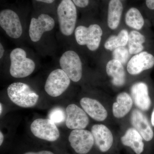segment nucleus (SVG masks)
Returning <instances> with one entry per match:
<instances>
[{"mask_svg": "<svg viewBox=\"0 0 154 154\" xmlns=\"http://www.w3.org/2000/svg\"><path fill=\"white\" fill-rule=\"evenodd\" d=\"M11 75L16 79L26 78L31 75L36 68V63L28 56L24 48L17 47L11 50L9 54Z\"/></svg>", "mask_w": 154, "mask_h": 154, "instance_id": "obj_1", "label": "nucleus"}, {"mask_svg": "<svg viewBox=\"0 0 154 154\" xmlns=\"http://www.w3.org/2000/svg\"><path fill=\"white\" fill-rule=\"evenodd\" d=\"M57 14L61 34L66 37L72 36L76 28V6L72 0H61L57 6Z\"/></svg>", "mask_w": 154, "mask_h": 154, "instance_id": "obj_2", "label": "nucleus"}, {"mask_svg": "<svg viewBox=\"0 0 154 154\" xmlns=\"http://www.w3.org/2000/svg\"><path fill=\"white\" fill-rule=\"evenodd\" d=\"M7 91L11 101L20 107L29 108L34 107L39 99L38 94L24 83H12L8 87Z\"/></svg>", "mask_w": 154, "mask_h": 154, "instance_id": "obj_3", "label": "nucleus"}, {"mask_svg": "<svg viewBox=\"0 0 154 154\" xmlns=\"http://www.w3.org/2000/svg\"><path fill=\"white\" fill-rule=\"evenodd\" d=\"M102 33V28L96 24H91L88 27L79 25L76 28L74 33L77 43L81 46L85 45L92 51L99 48Z\"/></svg>", "mask_w": 154, "mask_h": 154, "instance_id": "obj_4", "label": "nucleus"}, {"mask_svg": "<svg viewBox=\"0 0 154 154\" xmlns=\"http://www.w3.org/2000/svg\"><path fill=\"white\" fill-rule=\"evenodd\" d=\"M55 25V19L49 14L42 13L32 17L28 29L30 40L34 43L40 42L46 33L54 29Z\"/></svg>", "mask_w": 154, "mask_h": 154, "instance_id": "obj_5", "label": "nucleus"}, {"mask_svg": "<svg viewBox=\"0 0 154 154\" xmlns=\"http://www.w3.org/2000/svg\"><path fill=\"white\" fill-rule=\"evenodd\" d=\"M0 26L9 37L18 39L24 33V26L19 15L10 9L2 10L0 12Z\"/></svg>", "mask_w": 154, "mask_h": 154, "instance_id": "obj_6", "label": "nucleus"}, {"mask_svg": "<svg viewBox=\"0 0 154 154\" xmlns=\"http://www.w3.org/2000/svg\"><path fill=\"white\" fill-rule=\"evenodd\" d=\"M61 69L72 82H77L82 75V64L79 56L72 50H67L61 55L59 59Z\"/></svg>", "mask_w": 154, "mask_h": 154, "instance_id": "obj_7", "label": "nucleus"}, {"mask_svg": "<svg viewBox=\"0 0 154 154\" xmlns=\"http://www.w3.org/2000/svg\"><path fill=\"white\" fill-rule=\"evenodd\" d=\"M70 79L61 69L52 71L48 77L45 90L49 96L57 97L63 94L70 84Z\"/></svg>", "mask_w": 154, "mask_h": 154, "instance_id": "obj_8", "label": "nucleus"}, {"mask_svg": "<svg viewBox=\"0 0 154 154\" xmlns=\"http://www.w3.org/2000/svg\"><path fill=\"white\" fill-rule=\"evenodd\" d=\"M30 128L36 137L48 141H55L60 135L56 125L49 119H37L32 122Z\"/></svg>", "mask_w": 154, "mask_h": 154, "instance_id": "obj_9", "label": "nucleus"}, {"mask_svg": "<svg viewBox=\"0 0 154 154\" xmlns=\"http://www.w3.org/2000/svg\"><path fill=\"white\" fill-rule=\"evenodd\" d=\"M72 147L79 154H86L91 150L94 140L91 131L84 129L72 131L69 137Z\"/></svg>", "mask_w": 154, "mask_h": 154, "instance_id": "obj_10", "label": "nucleus"}, {"mask_svg": "<svg viewBox=\"0 0 154 154\" xmlns=\"http://www.w3.org/2000/svg\"><path fill=\"white\" fill-rule=\"evenodd\" d=\"M66 125L70 129H84L89 124V118L85 112L75 104L66 107Z\"/></svg>", "mask_w": 154, "mask_h": 154, "instance_id": "obj_11", "label": "nucleus"}, {"mask_svg": "<svg viewBox=\"0 0 154 154\" xmlns=\"http://www.w3.org/2000/svg\"><path fill=\"white\" fill-rule=\"evenodd\" d=\"M154 66V57L146 51L133 57L127 64L128 72L131 75H136L143 71L152 68Z\"/></svg>", "mask_w": 154, "mask_h": 154, "instance_id": "obj_12", "label": "nucleus"}, {"mask_svg": "<svg viewBox=\"0 0 154 154\" xmlns=\"http://www.w3.org/2000/svg\"><path fill=\"white\" fill-rule=\"evenodd\" d=\"M94 143L99 150L105 152L109 150L113 143V134L110 130L104 125L96 124L91 128Z\"/></svg>", "mask_w": 154, "mask_h": 154, "instance_id": "obj_13", "label": "nucleus"}, {"mask_svg": "<svg viewBox=\"0 0 154 154\" xmlns=\"http://www.w3.org/2000/svg\"><path fill=\"white\" fill-rule=\"evenodd\" d=\"M131 121L134 128L140 134L145 140H152L154 136L153 131L147 118L141 111L137 109L133 110Z\"/></svg>", "mask_w": 154, "mask_h": 154, "instance_id": "obj_14", "label": "nucleus"}, {"mask_svg": "<svg viewBox=\"0 0 154 154\" xmlns=\"http://www.w3.org/2000/svg\"><path fill=\"white\" fill-rule=\"evenodd\" d=\"M131 94L135 105L143 111L149 109L151 101L149 95L147 85L143 82L134 84L131 89Z\"/></svg>", "mask_w": 154, "mask_h": 154, "instance_id": "obj_15", "label": "nucleus"}, {"mask_svg": "<svg viewBox=\"0 0 154 154\" xmlns=\"http://www.w3.org/2000/svg\"><path fill=\"white\" fill-rule=\"evenodd\" d=\"M80 104L85 112L94 120L103 121L107 118V110L96 99L85 97L81 99Z\"/></svg>", "mask_w": 154, "mask_h": 154, "instance_id": "obj_16", "label": "nucleus"}, {"mask_svg": "<svg viewBox=\"0 0 154 154\" xmlns=\"http://www.w3.org/2000/svg\"><path fill=\"white\" fill-rule=\"evenodd\" d=\"M121 140L122 144L130 147L136 154H141L143 151L144 145L142 137L134 128L128 129L122 137Z\"/></svg>", "mask_w": 154, "mask_h": 154, "instance_id": "obj_17", "label": "nucleus"}, {"mask_svg": "<svg viewBox=\"0 0 154 154\" xmlns=\"http://www.w3.org/2000/svg\"><path fill=\"white\" fill-rule=\"evenodd\" d=\"M106 72L112 79V83L114 85L120 87L125 82V73L124 67L118 61L112 60L107 63L106 67Z\"/></svg>", "mask_w": 154, "mask_h": 154, "instance_id": "obj_18", "label": "nucleus"}, {"mask_svg": "<svg viewBox=\"0 0 154 154\" xmlns=\"http://www.w3.org/2000/svg\"><path fill=\"white\" fill-rule=\"evenodd\" d=\"M132 98L127 93H122L116 98V102L113 103V113L117 118L124 117L129 112L132 107Z\"/></svg>", "mask_w": 154, "mask_h": 154, "instance_id": "obj_19", "label": "nucleus"}, {"mask_svg": "<svg viewBox=\"0 0 154 154\" xmlns=\"http://www.w3.org/2000/svg\"><path fill=\"white\" fill-rule=\"evenodd\" d=\"M123 6L120 0H110L108 5L107 25L110 29L114 30L120 23Z\"/></svg>", "mask_w": 154, "mask_h": 154, "instance_id": "obj_20", "label": "nucleus"}, {"mask_svg": "<svg viewBox=\"0 0 154 154\" xmlns=\"http://www.w3.org/2000/svg\"><path fill=\"white\" fill-rule=\"evenodd\" d=\"M145 37L140 33L136 30H133L128 36V51L130 54H137L143 49V44L145 42Z\"/></svg>", "mask_w": 154, "mask_h": 154, "instance_id": "obj_21", "label": "nucleus"}, {"mask_svg": "<svg viewBox=\"0 0 154 154\" xmlns=\"http://www.w3.org/2000/svg\"><path fill=\"white\" fill-rule=\"evenodd\" d=\"M128 36L127 30L123 29L117 36H110L105 42L104 47L106 49L112 51L117 48L125 46L128 42Z\"/></svg>", "mask_w": 154, "mask_h": 154, "instance_id": "obj_22", "label": "nucleus"}, {"mask_svg": "<svg viewBox=\"0 0 154 154\" xmlns=\"http://www.w3.org/2000/svg\"><path fill=\"white\" fill-rule=\"evenodd\" d=\"M126 25L136 30H140L143 27L144 21L142 15L137 9L131 8L127 11L125 17Z\"/></svg>", "mask_w": 154, "mask_h": 154, "instance_id": "obj_23", "label": "nucleus"}, {"mask_svg": "<svg viewBox=\"0 0 154 154\" xmlns=\"http://www.w3.org/2000/svg\"><path fill=\"white\" fill-rule=\"evenodd\" d=\"M130 54L128 50L124 46L118 47L113 51V59L120 62L123 65L128 60Z\"/></svg>", "mask_w": 154, "mask_h": 154, "instance_id": "obj_24", "label": "nucleus"}, {"mask_svg": "<svg viewBox=\"0 0 154 154\" xmlns=\"http://www.w3.org/2000/svg\"><path fill=\"white\" fill-rule=\"evenodd\" d=\"M48 118L56 124H61L65 120V113L61 107H55L51 110Z\"/></svg>", "mask_w": 154, "mask_h": 154, "instance_id": "obj_25", "label": "nucleus"}, {"mask_svg": "<svg viewBox=\"0 0 154 154\" xmlns=\"http://www.w3.org/2000/svg\"><path fill=\"white\" fill-rule=\"evenodd\" d=\"M76 7L79 8H86L89 4V0H72Z\"/></svg>", "mask_w": 154, "mask_h": 154, "instance_id": "obj_26", "label": "nucleus"}, {"mask_svg": "<svg viewBox=\"0 0 154 154\" xmlns=\"http://www.w3.org/2000/svg\"><path fill=\"white\" fill-rule=\"evenodd\" d=\"M5 53V47L2 42H1V43H0V59L1 60L4 57Z\"/></svg>", "mask_w": 154, "mask_h": 154, "instance_id": "obj_27", "label": "nucleus"}, {"mask_svg": "<svg viewBox=\"0 0 154 154\" xmlns=\"http://www.w3.org/2000/svg\"><path fill=\"white\" fill-rule=\"evenodd\" d=\"M146 5L148 8L154 10V0H146Z\"/></svg>", "mask_w": 154, "mask_h": 154, "instance_id": "obj_28", "label": "nucleus"}, {"mask_svg": "<svg viewBox=\"0 0 154 154\" xmlns=\"http://www.w3.org/2000/svg\"><path fill=\"white\" fill-rule=\"evenodd\" d=\"M24 154H54L52 152L48 151H42L34 152H28Z\"/></svg>", "mask_w": 154, "mask_h": 154, "instance_id": "obj_29", "label": "nucleus"}, {"mask_svg": "<svg viewBox=\"0 0 154 154\" xmlns=\"http://www.w3.org/2000/svg\"><path fill=\"white\" fill-rule=\"evenodd\" d=\"M36 2L46 4H51L55 2V0H35Z\"/></svg>", "mask_w": 154, "mask_h": 154, "instance_id": "obj_30", "label": "nucleus"}, {"mask_svg": "<svg viewBox=\"0 0 154 154\" xmlns=\"http://www.w3.org/2000/svg\"><path fill=\"white\" fill-rule=\"evenodd\" d=\"M4 140V136L2 131L0 132V145L2 146Z\"/></svg>", "mask_w": 154, "mask_h": 154, "instance_id": "obj_31", "label": "nucleus"}, {"mask_svg": "<svg viewBox=\"0 0 154 154\" xmlns=\"http://www.w3.org/2000/svg\"><path fill=\"white\" fill-rule=\"evenodd\" d=\"M151 122L152 125L154 126V109L152 114Z\"/></svg>", "mask_w": 154, "mask_h": 154, "instance_id": "obj_32", "label": "nucleus"}, {"mask_svg": "<svg viewBox=\"0 0 154 154\" xmlns=\"http://www.w3.org/2000/svg\"><path fill=\"white\" fill-rule=\"evenodd\" d=\"M0 114H2V103L0 104Z\"/></svg>", "mask_w": 154, "mask_h": 154, "instance_id": "obj_33", "label": "nucleus"}]
</instances>
